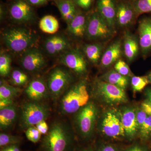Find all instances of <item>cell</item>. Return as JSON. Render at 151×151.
<instances>
[{"label":"cell","instance_id":"cell-1","mask_svg":"<svg viewBox=\"0 0 151 151\" xmlns=\"http://www.w3.org/2000/svg\"><path fill=\"white\" fill-rule=\"evenodd\" d=\"M3 40L6 47L15 53L24 52L34 47L37 37L31 31L21 27H13L5 30Z\"/></svg>","mask_w":151,"mask_h":151},{"label":"cell","instance_id":"cell-2","mask_svg":"<svg viewBox=\"0 0 151 151\" xmlns=\"http://www.w3.org/2000/svg\"><path fill=\"white\" fill-rule=\"evenodd\" d=\"M89 100L86 83L78 82L64 92L60 100V110L63 114L75 113L86 105Z\"/></svg>","mask_w":151,"mask_h":151},{"label":"cell","instance_id":"cell-3","mask_svg":"<svg viewBox=\"0 0 151 151\" xmlns=\"http://www.w3.org/2000/svg\"><path fill=\"white\" fill-rule=\"evenodd\" d=\"M70 141L67 128L60 122L52 124L43 141L45 151H66Z\"/></svg>","mask_w":151,"mask_h":151},{"label":"cell","instance_id":"cell-4","mask_svg":"<svg viewBox=\"0 0 151 151\" xmlns=\"http://www.w3.org/2000/svg\"><path fill=\"white\" fill-rule=\"evenodd\" d=\"M50 114V110L45 105L37 102H27L22 108L21 124L22 127L27 129L45 121Z\"/></svg>","mask_w":151,"mask_h":151},{"label":"cell","instance_id":"cell-5","mask_svg":"<svg viewBox=\"0 0 151 151\" xmlns=\"http://www.w3.org/2000/svg\"><path fill=\"white\" fill-rule=\"evenodd\" d=\"M73 77L68 70L61 67H56L49 75L47 85L49 92L56 98L65 92L72 82Z\"/></svg>","mask_w":151,"mask_h":151},{"label":"cell","instance_id":"cell-6","mask_svg":"<svg viewBox=\"0 0 151 151\" xmlns=\"http://www.w3.org/2000/svg\"><path fill=\"white\" fill-rule=\"evenodd\" d=\"M113 30L98 12L93 13L87 19L86 35L91 40L110 37Z\"/></svg>","mask_w":151,"mask_h":151},{"label":"cell","instance_id":"cell-7","mask_svg":"<svg viewBox=\"0 0 151 151\" xmlns=\"http://www.w3.org/2000/svg\"><path fill=\"white\" fill-rule=\"evenodd\" d=\"M95 89L98 96L109 105H117L127 101L124 89L103 80L96 81Z\"/></svg>","mask_w":151,"mask_h":151},{"label":"cell","instance_id":"cell-8","mask_svg":"<svg viewBox=\"0 0 151 151\" xmlns=\"http://www.w3.org/2000/svg\"><path fill=\"white\" fill-rule=\"evenodd\" d=\"M97 114L96 106L88 103L79 110L76 117V123L79 132L85 137L92 134Z\"/></svg>","mask_w":151,"mask_h":151},{"label":"cell","instance_id":"cell-9","mask_svg":"<svg viewBox=\"0 0 151 151\" xmlns=\"http://www.w3.org/2000/svg\"><path fill=\"white\" fill-rule=\"evenodd\" d=\"M7 6L11 17L15 22H29L35 18L32 6L26 0H12Z\"/></svg>","mask_w":151,"mask_h":151},{"label":"cell","instance_id":"cell-10","mask_svg":"<svg viewBox=\"0 0 151 151\" xmlns=\"http://www.w3.org/2000/svg\"><path fill=\"white\" fill-rule=\"evenodd\" d=\"M101 131L109 137L116 138L124 137L126 135L121 116L111 111L104 116L101 125Z\"/></svg>","mask_w":151,"mask_h":151},{"label":"cell","instance_id":"cell-11","mask_svg":"<svg viewBox=\"0 0 151 151\" xmlns=\"http://www.w3.org/2000/svg\"><path fill=\"white\" fill-rule=\"evenodd\" d=\"M60 61L62 64L79 75L85 74L87 71L86 60L78 50H71L65 52L61 57Z\"/></svg>","mask_w":151,"mask_h":151},{"label":"cell","instance_id":"cell-12","mask_svg":"<svg viewBox=\"0 0 151 151\" xmlns=\"http://www.w3.org/2000/svg\"><path fill=\"white\" fill-rule=\"evenodd\" d=\"M21 63L25 69L30 72L39 71L46 65V61L38 49L32 47L24 52Z\"/></svg>","mask_w":151,"mask_h":151},{"label":"cell","instance_id":"cell-13","mask_svg":"<svg viewBox=\"0 0 151 151\" xmlns=\"http://www.w3.org/2000/svg\"><path fill=\"white\" fill-rule=\"evenodd\" d=\"M139 43L143 54L151 50V17L141 20L139 24Z\"/></svg>","mask_w":151,"mask_h":151},{"label":"cell","instance_id":"cell-14","mask_svg":"<svg viewBox=\"0 0 151 151\" xmlns=\"http://www.w3.org/2000/svg\"><path fill=\"white\" fill-rule=\"evenodd\" d=\"M49 92L47 85L42 78H36L30 82L25 92L28 97L35 102L43 100Z\"/></svg>","mask_w":151,"mask_h":151},{"label":"cell","instance_id":"cell-15","mask_svg":"<svg viewBox=\"0 0 151 151\" xmlns=\"http://www.w3.org/2000/svg\"><path fill=\"white\" fill-rule=\"evenodd\" d=\"M98 12L113 30L116 22L117 6L114 0H98Z\"/></svg>","mask_w":151,"mask_h":151},{"label":"cell","instance_id":"cell-16","mask_svg":"<svg viewBox=\"0 0 151 151\" xmlns=\"http://www.w3.org/2000/svg\"><path fill=\"white\" fill-rule=\"evenodd\" d=\"M136 113L134 109L128 108L124 111L121 116L125 134L130 138L134 137L139 130Z\"/></svg>","mask_w":151,"mask_h":151},{"label":"cell","instance_id":"cell-17","mask_svg":"<svg viewBox=\"0 0 151 151\" xmlns=\"http://www.w3.org/2000/svg\"><path fill=\"white\" fill-rule=\"evenodd\" d=\"M136 16L131 3H122L117 6L116 22L120 26L129 25Z\"/></svg>","mask_w":151,"mask_h":151},{"label":"cell","instance_id":"cell-18","mask_svg":"<svg viewBox=\"0 0 151 151\" xmlns=\"http://www.w3.org/2000/svg\"><path fill=\"white\" fill-rule=\"evenodd\" d=\"M122 54V42L117 40L113 42L105 50L101 60V65L107 67L117 62Z\"/></svg>","mask_w":151,"mask_h":151},{"label":"cell","instance_id":"cell-19","mask_svg":"<svg viewBox=\"0 0 151 151\" xmlns=\"http://www.w3.org/2000/svg\"><path fill=\"white\" fill-rule=\"evenodd\" d=\"M87 19L83 14H77L68 24V31L71 35L82 38L86 35Z\"/></svg>","mask_w":151,"mask_h":151},{"label":"cell","instance_id":"cell-20","mask_svg":"<svg viewBox=\"0 0 151 151\" xmlns=\"http://www.w3.org/2000/svg\"><path fill=\"white\" fill-rule=\"evenodd\" d=\"M68 42L64 37L55 35L47 38L45 41L44 47L47 52L54 55L61 52L68 47Z\"/></svg>","mask_w":151,"mask_h":151},{"label":"cell","instance_id":"cell-21","mask_svg":"<svg viewBox=\"0 0 151 151\" xmlns=\"http://www.w3.org/2000/svg\"><path fill=\"white\" fill-rule=\"evenodd\" d=\"M124 47L126 58L129 61L134 60L139 52V44L137 38L129 32L125 33Z\"/></svg>","mask_w":151,"mask_h":151},{"label":"cell","instance_id":"cell-22","mask_svg":"<svg viewBox=\"0 0 151 151\" xmlns=\"http://www.w3.org/2000/svg\"><path fill=\"white\" fill-rule=\"evenodd\" d=\"M55 3L63 19L69 23L77 14L74 1L72 0H56Z\"/></svg>","mask_w":151,"mask_h":151},{"label":"cell","instance_id":"cell-23","mask_svg":"<svg viewBox=\"0 0 151 151\" xmlns=\"http://www.w3.org/2000/svg\"><path fill=\"white\" fill-rule=\"evenodd\" d=\"M17 116V110L14 105L0 110V127L5 130L14 123Z\"/></svg>","mask_w":151,"mask_h":151},{"label":"cell","instance_id":"cell-24","mask_svg":"<svg viewBox=\"0 0 151 151\" xmlns=\"http://www.w3.org/2000/svg\"><path fill=\"white\" fill-rule=\"evenodd\" d=\"M102 78L103 81L115 85L124 90L128 86V79L127 77L113 69L104 74Z\"/></svg>","mask_w":151,"mask_h":151},{"label":"cell","instance_id":"cell-25","mask_svg":"<svg viewBox=\"0 0 151 151\" xmlns=\"http://www.w3.org/2000/svg\"><path fill=\"white\" fill-rule=\"evenodd\" d=\"M84 53L87 58L94 64H97L102 58L103 46L99 44L86 45L84 47Z\"/></svg>","mask_w":151,"mask_h":151},{"label":"cell","instance_id":"cell-26","mask_svg":"<svg viewBox=\"0 0 151 151\" xmlns=\"http://www.w3.org/2000/svg\"><path fill=\"white\" fill-rule=\"evenodd\" d=\"M39 27L43 32L52 34L58 31L59 27V22L54 16L48 15L41 19L39 22Z\"/></svg>","mask_w":151,"mask_h":151},{"label":"cell","instance_id":"cell-27","mask_svg":"<svg viewBox=\"0 0 151 151\" xmlns=\"http://www.w3.org/2000/svg\"><path fill=\"white\" fill-rule=\"evenodd\" d=\"M22 89L9 84L4 81H1L0 86V100L5 98L14 99L19 95Z\"/></svg>","mask_w":151,"mask_h":151},{"label":"cell","instance_id":"cell-28","mask_svg":"<svg viewBox=\"0 0 151 151\" xmlns=\"http://www.w3.org/2000/svg\"><path fill=\"white\" fill-rule=\"evenodd\" d=\"M131 4L136 16L151 13V0H133Z\"/></svg>","mask_w":151,"mask_h":151},{"label":"cell","instance_id":"cell-29","mask_svg":"<svg viewBox=\"0 0 151 151\" xmlns=\"http://www.w3.org/2000/svg\"><path fill=\"white\" fill-rule=\"evenodd\" d=\"M10 56L5 52H1L0 55V74L2 76H7L11 70Z\"/></svg>","mask_w":151,"mask_h":151},{"label":"cell","instance_id":"cell-30","mask_svg":"<svg viewBox=\"0 0 151 151\" xmlns=\"http://www.w3.org/2000/svg\"><path fill=\"white\" fill-rule=\"evenodd\" d=\"M27 81V76L21 70H14L11 74L10 81L14 86H23L25 84Z\"/></svg>","mask_w":151,"mask_h":151},{"label":"cell","instance_id":"cell-31","mask_svg":"<svg viewBox=\"0 0 151 151\" xmlns=\"http://www.w3.org/2000/svg\"><path fill=\"white\" fill-rule=\"evenodd\" d=\"M148 78L146 76H133L131 80L132 88L134 92H141L148 84Z\"/></svg>","mask_w":151,"mask_h":151},{"label":"cell","instance_id":"cell-32","mask_svg":"<svg viewBox=\"0 0 151 151\" xmlns=\"http://www.w3.org/2000/svg\"><path fill=\"white\" fill-rule=\"evenodd\" d=\"M20 139L17 137L5 133H1L0 134V146L6 147L11 145H17L19 142Z\"/></svg>","mask_w":151,"mask_h":151},{"label":"cell","instance_id":"cell-33","mask_svg":"<svg viewBox=\"0 0 151 151\" xmlns=\"http://www.w3.org/2000/svg\"><path fill=\"white\" fill-rule=\"evenodd\" d=\"M25 134L29 140L36 143L40 140L41 134L36 127L32 126L27 128Z\"/></svg>","mask_w":151,"mask_h":151},{"label":"cell","instance_id":"cell-34","mask_svg":"<svg viewBox=\"0 0 151 151\" xmlns=\"http://www.w3.org/2000/svg\"><path fill=\"white\" fill-rule=\"evenodd\" d=\"M139 131L141 137L143 139H147L151 136V116H148Z\"/></svg>","mask_w":151,"mask_h":151},{"label":"cell","instance_id":"cell-35","mask_svg":"<svg viewBox=\"0 0 151 151\" xmlns=\"http://www.w3.org/2000/svg\"><path fill=\"white\" fill-rule=\"evenodd\" d=\"M114 68L115 70L118 73L124 76H126L130 75L131 73V70L129 66L126 63L122 60H119L116 62Z\"/></svg>","mask_w":151,"mask_h":151},{"label":"cell","instance_id":"cell-36","mask_svg":"<svg viewBox=\"0 0 151 151\" xmlns=\"http://www.w3.org/2000/svg\"><path fill=\"white\" fill-rule=\"evenodd\" d=\"M136 116H137V122L139 129V130L140 128L142 127L144 122L145 121L146 119H147L148 115L145 111L141 109L138 111L137 113H136Z\"/></svg>","mask_w":151,"mask_h":151},{"label":"cell","instance_id":"cell-37","mask_svg":"<svg viewBox=\"0 0 151 151\" xmlns=\"http://www.w3.org/2000/svg\"><path fill=\"white\" fill-rule=\"evenodd\" d=\"M92 0H74L75 4L84 9H87L90 7Z\"/></svg>","mask_w":151,"mask_h":151},{"label":"cell","instance_id":"cell-38","mask_svg":"<svg viewBox=\"0 0 151 151\" xmlns=\"http://www.w3.org/2000/svg\"><path fill=\"white\" fill-rule=\"evenodd\" d=\"M36 127L41 134H46L48 132L49 127L45 121L40 122L36 125Z\"/></svg>","mask_w":151,"mask_h":151},{"label":"cell","instance_id":"cell-39","mask_svg":"<svg viewBox=\"0 0 151 151\" xmlns=\"http://www.w3.org/2000/svg\"><path fill=\"white\" fill-rule=\"evenodd\" d=\"M14 105L13 99L5 98L0 100V110Z\"/></svg>","mask_w":151,"mask_h":151},{"label":"cell","instance_id":"cell-40","mask_svg":"<svg viewBox=\"0 0 151 151\" xmlns=\"http://www.w3.org/2000/svg\"><path fill=\"white\" fill-rule=\"evenodd\" d=\"M32 6H39L46 4L50 0H26Z\"/></svg>","mask_w":151,"mask_h":151},{"label":"cell","instance_id":"cell-41","mask_svg":"<svg viewBox=\"0 0 151 151\" xmlns=\"http://www.w3.org/2000/svg\"><path fill=\"white\" fill-rule=\"evenodd\" d=\"M141 109L145 111L148 116H151V103L148 100L142 103Z\"/></svg>","mask_w":151,"mask_h":151},{"label":"cell","instance_id":"cell-42","mask_svg":"<svg viewBox=\"0 0 151 151\" xmlns=\"http://www.w3.org/2000/svg\"><path fill=\"white\" fill-rule=\"evenodd\" d=\"M1 151H21L17 145L6 146L1 150Z\"/></svg>","mask_w":151,"mask_h":151},{"label":"cell","instance_id":"cell-43","mask_svg":"<svg viewBox=\"0 0 151 151\" xmlns=\"http://www.w3.org/2000/svg\"><path fill=\"white\" fill-rule=\"evenodd\" d=\"M98 151H118V150L113 146L106 145L100 148Z\"/></svg>","mask_w":151,"mask_h":151},{"label":"cell","instance_id":"cell-44","mask_svg":"<svg viewBox=\"0 0 151 151\" xmlns=\"http://www.w3.org/2000/svg\"><path fill=\"white\" fill-rule=\"evenodd\" d=\"M146 95L148 101L151 103V89H148L146 91Z\"/></svg>","mask_w":151,"mask_h":151},{"label":"cell","instance_id":"cell-45","mask_svg":"<svg viewBox=\"0 0 151 151\" xmlns=\"http://www.w3.org/2000/svg\"><path fill=\"white\" fill-rule=\"evenodd\" d=\"M127 151H145L141 148L140 147H138V146H135V147H133L130 149H129Z\"/></svg>","mask_w":151,"mask_h":151},{"label":"cell","instance_id":"cell-46","mask_svg":"<svg viewBox=\"0 0 151 151\" xmlns=\"http://www.w3.org/2000/svg\"><path fill=\"white\" fill-rule=\"evenodd\" d=\"M148 79L149 81H150V82H151V72L150 73V74H149Z\"/></svg>","mask_w":151,"mask_h":151},{"label":"cell","instance_id":"cell-47","mask_svg":"<svg viewBox=\"0 0 151 151\" xmlns=\"http://www.w3.org/2000/svg\"><path fill=\"white\" fill-rule=\"evenodd\" d=\"M82 151H92V150L90 149H86V150H84Z\"/></svg>","mask_w":151,"mask_h":151}]
</instances>
